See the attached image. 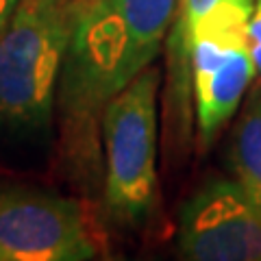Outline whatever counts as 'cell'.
<instances>
[{"mask_svg": "<svg viewBox=\"0 0 261 261\" xmlns=\"http://www.w3.org/2000/svg\"><path fill=\"white\" fill-rule=\"evenodd\" d=\"M176 15V0H89L59 76L65 116L87 124L150 68Z\"/></svg>", "mask_w": 261, "mask_h": 261, "instance_id": "6da1fadb", "label": "cell"}, {"mask_svg": "<svg viewBox=\"0 0 261 261\" xmlns=\"http://www.w3.org/2000/svg\"><path fill=\"white\" fill-rule=\"evenodd\" d=\"M89 0H20L0 35V122L42 128L53 118L72 33Z\"/></svg>", "mask_w": 261, "mask_h": 261, "instance_id": "7a4b0ae2", "label": "cell"}, {"mask_svg": "<svg viewBox=\"0 0 261 261\" xmlns=\"http://www.w3.org/2000/svg\"><path fill=\"white\" fill-rule=\"evenodd\" d=\"M157 87L150 65L102 109L105 207L126 226L142 224L157 198Z\"/></svg>", "mask_w": 261, "mask_h": 261, "instance_id": "3957f363", "label": "cell"}, {"mask_svg": "<svg viewBox=\"0 0 261 261\" xmlns=\"http://www.w3.org/2000/svg\"><path fill=\"white\" fill-rule=\"evenodd\" d=\"M255 0H218L190 31V65L200 146L209 148L235 116L257 74L248 24Z\"/></svg>", "mask_w": 261, "mask_h": 261, "instance_id": "277c9868", "label": "cell"}, {"mask_svg": "<svg viewBox=\"0 0 261 261\" xmlns=\"http://www.w3.org/2000/svg\"><path fill=\"white\" fill-rule=\"evenodd\" d=\"M98 242L76 200L20 183H0V261H85Z\"/></svg>", "mask_w": 261, "mask_h": 261, "instance_id": "5b68a950", "label": "cell"}, {"mask_svg": "<svg viewBox=\"0 0 261 261\" xmlns=\"http://www.w3.org/2000/svg\"><path fill=\"white\" fill-rule=\"evenodd\" d=\"M176 246L190 261H261V205L238 181H209L181 209Z\"/></svg>", "mask_w": 261, "mask_h": 261, "instance_id": "8992f818", "label": "cell"}, {"mask_svg": "<svg viewBox=\"0 0 261 261\" xmlns=\"http://www.w3.org/2000/svg\"><path fill=\"white\" fill-rule=\"evenodd\" d=\"M231 168L238 181L261 205V81L250 85L233 128Z\"/></svg>", "mask_w": 261, "mask_h": 261, "instance_id": "52a82bcc", "label": "cell"}, {"mask_svg": "<svg viewBox=\"0 0 261 261\" xmlns=\"http://www.w3.org/2000/svg\"><path fill=\"white\" fill-rule=\"evenodd\" d=\"M218 0H176V27L170 33V55L174 61H190V31L202 15L216 7Z\"/></svg>", "mask_w": 261, "mask_h": 261, "instance_id": "ba28073f", "label": "cell"}, {"mask_svg": "<svg viewBox=\"0 0 261 261\" xmlns=\"http://www.w3.org/2000/svg\"><path fill=\"white\" fill-rule=\"evenodd\" d=\"M248 39H250L252 61H255L257 74L261 76V0H255V7H252L250 24H248Z\"/></svg>", "mask_w": 261, "mask_h": 261, "instance_id": "9c48e42d", "label": "cell"}, {"mask_svg": "<svg viewBox=\"0 0 261 261\" xmlns=\"http://www.w3.org/2000/svg\"><path fill=\"white\" fill-rule=\"evenodd\" d=\"M18 5H20V0H0V35H3L5 29L9 27Z\"/></svg>", "mask_w": 261, "mask_h": 261, "instance_id": "30bf717a", "label": "cell"}]
</instances>
